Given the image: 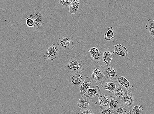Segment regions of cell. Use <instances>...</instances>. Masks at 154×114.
Instances as JSON below:
<instances>
[{
  "label": "cell",
  "mask_w": 154,
  "mask_h": 114,
  "mask_svg": "<svg viewBox=\"0 0 154 114\" xmlns=\"http://www.w3.org/2000/svg\"><path fill=\"white\" fill-rule=\"evenodd\" d=\"M117 80L118 84L126 88L129 89L133 87V85L127 79L121 76H118Z\"/></svg>",
  "instance_id": "cell-17"
},
{
  "label": "cell",
  "mask_w": 154,
  "mask_h": 114,
  "mask_svg": "<svg viewBox=\"0 0 154 114\" xmlns=\"http://www.w3.org/2000/svg\"><path fill=\"white\" fill-rule=\"evenodd\" d=\"M91 100H92L88 97L84 95H82L81 97L78 100L77 105L81 110L88 109Z\"/></svg>",
  "instance_id": "cell-13"
},
{
  "label": "cell",
  "mask_w": 154,
  "mask_h": 114,
  "mask_svg": "<svg viewBox=\"0 0 154 114\" xmlns=\"http://www.w3.org/2000/svg\"><path fill=\"white\" fill-rule=\"evenodd\" d=\"M26 22L27 26L29 27H33L34 26V22L31 19H27Z\"/></svg>",
  "instance_id": "cell-28"
},
{
  "label": "cell",
  "mask_w": 154,
  "mask_h": 114,
  "mask_svg": "<svg viewBox=\"0 0 154 114\" xmlns=\"http://www.w3.org/2000/svg\"><path fill=\"white\" fill-rule=\"evenodd\" d=\"M119 85L118 82L115 81H112L109 82L103 81L102 82L101 87H102L103 91L108 90L109 93L112 94Z\"/></svg>",
  "instance_id": "cell-12"
},
{
  "label": "cell",
  "mask_w": 154,
  "mask_h": 114,
  "mask_svg": "<svg viewBox=\"0 0 154 114\" xmlns=\"http://www.w3.org/2000/svg\"><path fill=\"white\" fill-rule=\"evenodd\" d=\"M79 7V0H73L69 5V12L70 14H76Z\"/></svg>",
  "instance_id": "cell-19"
},
{
  "label": "cell",
  "mask_w": 154,
  "mask_h": 114,
  "mask_svg": "<svg viewBox=\"0 0 154 114\" xmlns=\"http://www.w3.org/2000/svg\"><path fill=\"white\" fill-rule=\"evenodd\" d=\"M114 29L112 27H109L108 31L104 34V37L105 40H112L115 37L114 33Z\"/></svg>",
  "instance_id": "cell-21"
},
{
  "label": "cell",
  "mask_w": 154,
  "mask_h": 114,
  "mask_svg": "<svg viewBox=\"0 0 154 114\" xmlns=\"http://www.w3.org/2000/svg\"><path fill=\"white\" fill-rule=\"evenodd\" d=\"M73 0H60V4H62L64 7L69 6Z\"/></svg>",
  "instance_id": "cell-26"
},
{
  "label": "cell",
  "mask_w": 154,
  "mask_h": 114,
  "mask_svg": "<svg viewBox=\"0 0 154 114\" xmlns=\"http://www.w3.org/2000/svg\"><path fill=\"white\" fill-rule=\"evenodd\" d=\"M132 110L128 108L121 105L114 111L113 114H131Z\"/></svg>",
  "instance_id": "cell-20"
},
{
  "label": "cell",
  "mask_w": 154,
  "mask_h": 114,
  "mask_svg": "<svg viewBox=\"0 0 154 114\" xmlns=\"http://www.w3.org/2000/svg\"><path fill=\"white\" fill-rule=\"evenodd\" d=\"M121 105L129 108L132 107L134 105V97L132 92L129 90L126 89L124 92L121 99Z\"/></svg>",
  "instance_id": "cell-5"
},
{
  "label": "cell",
  "mask_w": 154,
  "mask_h": 114,
  "mask_svg": "<svg viewBox=\"0 0 154 114\" xmlns=\"http://www.w3.org/2000/svg\"><path fill=\"white\" fill-rule=\"evenodd\" d=\"M92 81L94 83L102 82L104 78L103 67L101 65L95 66L91 76Z\"/></svg>",
  "instance_id": "cell-4"
},
{
  "label": "cell",
  "mask_w": 154,
  "mask_h": 114,
  "mask_svg": "<svg viewBox=\"0 0 154 114\" xmlns=\"http://www.w3.org/2000/svg\"><path fill=\"white\" fill-rule=\"evenodd\" d=\"M143 110V107L142 105H137L133 107L132 111L134 114H141Z\"/></svg>",
  "instance_id": "cell-23"
},
{
  "label": "cell",
  "mask_w": 154,
  "mask_h": 114,
  "mask_svg": "<svg viewBox=\"0 0 154 114\" xmlns=\"http://www.w3.org/2000/svg\"><path fill=\"white\" fill-rule=\"evenodd\" d=\"M78 114H94V113L90 109L81 110L79 112Z\"/></svg>",
  "instance_id": "cell-27"
},
{
  "label": "cell",
  "mask_w": 154,
  "mask_h": 114,
  "mask_svg": "<svg viewBox=\"0 0 154 114\" xmlns=\"http://www.w3.org/2000/svg\"><path fill=\"white\" fill-rule=\"evenodd\" d=\"M122 86L119 85L118 87L115 89L113 92H112V94L113 95V96L120 100L124 94V92H123L121 88Z\"/></svg>",
  "instance_id": "cell-22"
},
{
  "label": "cell",
  "mask_w": 154,
  "mask_h": 114,
  "mask_svg": "<svg viewBox=\"0 0 154 114\" xmlns=\"http://www.w3.org/2000/svg\"><path fill=\"white\" fill-rule=\"evenodd\" d=\"M114 110L109 108L101 109L98 112L100 114H113Z\"/></svg>",
  "instance_id": "cell-25"
},
{
  "label": "cell",
  "mask_w": 154,
  "mask_h": 114,
  "mask_svg": "<svg viewBox=\"0 0 154 114\" xmlns=\"http://www.w3.org/2000/svg\"><path fill=\"white\" fill-rule=\"evenodd\" d=\"M86 75L81 72L72 73L69 77V82L74 86H80L85 80Z\"/></svg>",
  "instance_id": "cell-9"
},
{
  "label": "cell",
  "mask_w": 154,
  "mask_h": 114,
  "mask_svg": "<svg viewBox=\"0 0 154 114\" xmlns=\"http://www.w3.org/2000/svg\"><path fill=\"white\" fill-rule=\"evenodd\" d=\"M58 46L61 50L70 51L74 46L70 36L64 37L60 38L57 42Z\"/></svg>",
  "instance_id": "cell-3"
},
{
  "label": "cell",
  "mask_w": 154,
  "mask_h": 114,
  "mask_svg": "<svg viewBox=\"0 0 154 114\" xmlns=\"http://www.w3.org/2000/svg\"><path fill=\"white\" fill-rule=\"evenodd\" d=\"M149 33L150 35L154 39V29Z\"/></svg>",
  "instance_id": "cell-29"
},
{
  "label": "cell",
  "mask_w": 154,
  "mask_h": 114,
  "mask_svg": "<svg viewBox=\"0 0 154 114\" xmlns=\"http://www.w3.org/2000/svg\"><path fill=\"white\" fill-rule=\"evenodd\" d=\"M84 65L83 61L72 57L65 67L64 69L67 73L81 72L84 70Z\"/></svg>",
  "instance_id": "cell-2"
},
{
  "label": "cell",
  "mask_w": 154,
  "mask_h": 114,
  "mask_svg": "<svg viewBox=\"0 0 154 114\" xmlns=\"http://www.w3.org/2000/svg\"><path fill=\"white\" fill-rule=\"evenodd\" d=\"M91 82L89 77L86 78L85 80L80 85V94L82 95H84L85 93L90 88Z\"/></svg>",
  "instance_id": "cell-16"
},
{
  "label": "cell",
  "mask_w": 154,
  "mask_h": 114,
  "mask_svg": "<svg viewBox=\"0 0 154 114\" xmlns=\"http://www.w3.org/2000/svg\"><path fill=\"white\" fill-rule=\"evenodd\" d=\"M100 89L99 86L97 85H94L93 88H89L84 95L88 97L92 100L94 97L100 94Z\"/></svg>",
  "instance_id": "cell-15"
},
{
  "label": "cell",
  "mask_w": 154,
  "mask_h": 114,
  "mask_svg": "<svg viewBox=\"0 0 154 114\" xmlns=\"http://www.w3.org/2000/svg\"><path fill=\"white\" fill-rule=\"evenodd\" d=\"M97 96L98 99L95 103V105L100 106L101 109L109 108L111 96H108L102 92H100V94Z\"/></svg>",
  "instance_id": "cell-8"
},
{
  "label": "cell",
  "mask_w": 154,
  "mask_h": 114,
  "mask_svg": "<svg viewBox=\"0 0 154 114\" xmlns=\"http://www.w3.org/2000/svg\"><path fill=\"white\" fill-rule=\"evenodd\" d=\"M146 29L149 32L154 29V22L152 19H149L147 21L146 25Z\"/></svg>",
  "instance_id": "cell-24"
},
{
  "label": "cell",
  "mask_w": 154,
  "mask_h": 114,
  "mask_svg": "<svg viewBox=\"0 0 154 114\" xmlns=\"http://www.w3.org/2000/svg\"><path fill=\"white\" fill-rule=\"evenodd\" d=\"M114 56H118L125 57L127 56L128 51L125 47L123 46L121 44H118L115 45L114 47Z\"/></svg>",
  "instance_id": "cell-14"
},
{
  "label": "cell",
  "mask_w": 154,
  "mask_h": 114,
  "mask_svg": "<svg viewBox=\"0 0 154 114\" xmlns=\"http://www.w3.org/2000/svg\"><path fill=\"white\" fill-rule=\"evenodd\" d=\"M21 18L23 20L28 18L32 19L34 22V30L38 32L42 30L44 20L42 12L40 10L35 9L27 12L23 14Z\"/></svg>",
  "instance_id": "cell-1"
},
{
  "label": "cell",
  "mask_w": 154,
  "mask_h": 114,
  "mask_svg": "<svg viewBox=\"0 0 154 114\" xmlns=\"http://www.w3.org/2000/svg\"><path fill=\"white\" fill-rule=\"evenodd\" d=\"M114 52L109 48H105L102 50L101 59L104 64L109 65L114 57Z\"/></svg>",
  "instance_id": "cell-10"
},
{
  "label": "cell",
  "mask_w": 154,
  "mask_h": 114,
  "mask_svg": "<svg viewBox=\"0 0 154 114\" xmlns=\"http://www.w3.org/2000/svg\"><path fill=\"white\" fill-rule=\"evenodd\" d=\"M152 19L153 20V21L154 22V17H153V18Z\"/></svg>",
  "instance_id": "cell-30"
},
{
  "label": "cell",
  "mask_w": 154,
  "mask_h": 114,
  "mask_svg": "<svg viewBox=\"0 0 154 114\" xmlns=\"http://www.w3.org/2000/svg\"><path fill=\"white\" fill-rule=\"evenodd\" d=\"M88 51L90 54V60L95 63H99L101 60L102 52L99 50L98 46L91 47Z\"/></svg>",
  "instance_id": "cell-11"
},
{
  "label": "cell",
  "mask_w": 154,
  "mask_h": 114,
  "mask_svg": "<svg viewBox=\"0 0 154 114\" xmlns=\"http://www.w3.org/2000/svg\"><path fill=\"white\" fill-rule=\"evenodd\" d=\"M59 48L56 44H52L46 50L44 55V59L52 61L56 59L59 55Z\"/></svg>",
  "instance_id": "cell-6"
},
{
  "label": "cell",
  "mask_w": 154,
  "mask_h": 114,
  "mask_svg": "<svg viewBox=\"0 0 154 114\" xmlns=\"http://www.w3.org/2000/svg\"><path fill=\"white\" fill-rule=\"evenodd\" d=\"M121 105V100L114 96H111V100L109 108L115 111Z\"/></svg>",
  "instance_id": "cell-18"
},
{
  "label": "cell",
  "mask_w": 154,
  "mask_h": 114,
  "mask_svg": "<svg viewBox=\"0 0 154 114\" xmlns=\"http://www.w3.org/2000/svg\"><path fill=\"white\" fill-rule=\"evenodd\" d=\"M103 70L104 78L107 81H111L117 79V70L115 67L109 65H106L103 67Z\"/></svg>",
  "instance_id": "cell-7"
}]
</instances>
